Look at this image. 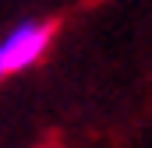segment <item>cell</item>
<instances>
[{
    "instance_id": "cell-1",
    "label": "cell",
    "mask_w": 152,
    "mask_h": 148,
    "mask_svg": "<svg viewBox=\"0 0 152 148\" xmlns=\"http://www.w3.org/2000/svg\"><path fill=\"white\" fill-rule=\"evenodd\" d=\"M57 36V21H39V25H21L14 36L0 46V78L4 74H18L32 67L39 57L50 49V42Z\"/></svg>"
}]
</instances>
